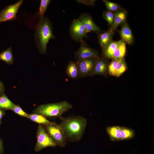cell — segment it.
<instances>
[{
	"label": "cell",
	"instance_id": "obj_33",
	"mask_svg": "<svg viewBox=\"0 0 154 154\" xmlns=\"http://www.w3.org/2000/svg\"><path fill=\"white\" fill-rule=\"evenodd\" d=\"M1 123V119H0V124Z\"/></svg>",
	"mask_w": 154,
	"mask_h": 154
},
{
	"label": "cell",
	"instance_id": "obj_15",
	"mask_svg": "<svg viewBox=\"0 0 154 154\" xmlns=\"http://www.w3.org/2000/svg\"><path fill=\"white\" fill-rule=\"evenodd\" d=\"M121 38L125 42L131 44L133 42V36L128 25L125 23L121 27L120 32Z\"/></svg>",
	"mask_w": 154,
	"mask_h": 154
},
{
	"label": "cell",
	"instance_id": "obj_27",
	"mask_svg": "<svg viewBox=\"0 0 154 154\" xmlns=\"http://www.w3.org/2000/svg\"><path fill=\"white\" fill-rule=\"evenodd\" d=\"M104 16L105 19L109 25H112L114 18V14L110 11H106L104 13Z\"/></svg>",
	"mask_w": 154,
	"mask_h": 154
},
{
	"label": "cell",
	"instance_id": "obj_25",
	"mask_svg": "<svg viewBox=\"0 0 154 154\" xmlns=\"http://www.w3.org/2000/svg\"><path fill=\"white\" fill-rule=\"evenodd\" d=\"M11 110L14 113L20 116L28 117V114L25 112L18 105H15Z\"/></svg>",
	"mask_w": 154,
	"mask_h": 154
},
{
	"label": "cell",
	"instance_id": "obj_18",
	"mask_svg": "<svg viewBox=\"0 0 154 154\" xmlns=\"http://www.w3.org/2000/svg\"><path fill=\"white\" fill-rule=\"evenodd\" d=\"M27 118L32 121L42 125L53 124L55 123L48 120L45 116L40 114H33L28 115Z\"/></svg>",
	"mask_w": 154,
	"mask_h": 154
},
{
	"label": "cell",
	"instance_id": "obj_10",
	"mask_svg": "<svg viewBox=\"0 0 154 154\" xmlns=\"http://www.w3.org/2000/svg\"><path fill=\"white\" fill-rule=\"evenodd\" d=\"M84 26L88 33L90 31L99 33L101 30L95 23L91 17L88 14L82 13L78 19Z\"/></svg>",
	"mask_w": 154,
	"mask_h": 154
},
{
	"label": "cell",
	"instance_id": "obj_9",
	"mask_svg": "<svg viewBox=\"0 0 154 154\" xmlns=\"http://www.w3.org/2000/svg\"><path fill=\"white\" fill-rule=\"evenodd\" d=\"M80 43V47L74 52V58L77 60L89 58H97L99 57L98 52L89 47L85 41L83 40Z\"/></svg>",
	"mask_w": 154,
	"mask_h": 154
},
{
	"label": "cell",
	"instance_id": "obj_2",
	"mask_svg": "<svg viewBox=\"0 0 154 154\" xmlns=\"http://www.w3.org/2000/svg\"><path fill=\"white\" fill-rule=\"evenodd\" d=\"M35 37L40 52L43 54L46 53L47 45L49 40L55 38L53 33L52 23L47 18L40 19L37 27Z\"/></svg>",
	"mask_w": 154,
	"mask_h": 154
},
{
	"label": "cell",
	"instance_id": "obj_26",
	"mask_svg": "<svg viewBox=\"0 0 154 154\" xmlns=\"http://www.w3.org/2000/svg\"><path fill=\"white\" fill-rule=\"evenodd\" d=\"M103 1L104 3L107 8L110 11H116L118 10L119 6L115 3L106 0H104Z\"/></svg>",
	"mask_w": 154,
	"mask_h": 154
},
{
	"label": "cell",
	"instance_id": "obj_31",
	"mask_svg": "<svg viewBox=\"0 0 154 154\" xmlns=\"http://www.w3.org/2000/svg\"><path fill=\"white\" fill-rule=\"evenodd\" d=\"M3 88H4L3 83L0 81V94L3 91Z\"/></svg>",
	"mask_w": 154,
	"mask_h": 154
},
{
	"label": "cell",
	"instance_id": "obj_13",
	"mask_svg": "<svg viewBox=\"0 0 154 154\" xmlns=\"http://www.w3.org/2000/svg\"><path fill=\"white\" fill-rule=\"evenodd\" d=\"M66 74L70 78L76 79L79 77V71L76 62L70 61L66 66Z\"/></svg>",
	"mask_w": 154,
	"mask_h": 154
},
{
	"label": "cell",
	"instance_id": "obj_16",
	"mask_svg": "<svg viewBox=\"0 0 154 154\" xmlns=\"http://www.w3.org/2000/svg\"><path fill=\"white\" fill-rule=\"evenodd\" d=\"M122 40L118 41L111 40L103 50L104 56L108 58L113 59V54Z\"/></svg>",
	"mask_w": 154,
	"mask_h": 154
},
{
	"label": "cell",
	"instance_id": "obj_7",
	"mask_svg": "<svg viewBox=\"0 0 154 154\" xmlns=\"http://www.w3.org/2000/svg\"><path fill=\"white\" fill-rule=\"evenodd\" d=\"M70 34L74 40L81 42L83 38L86 37L88 33L87 31L82 23L78 19H74L72 21L70 28Z\"/></svg>",
	"mask_w": 154,
	"mask_h": 154
},
{
	"label": "cell",
	"instance_id": "obj_17",
	"mask_svg": "<svg viewBox=\"0 0 154 154\" xmlns=\"http://www.w3.org/2000/svg\"><path fill=\"white\" fill-rule=\"evenodd\" d=\"M126 52V46L125 42L121 41L115 50L113 54V59L118 61L123 60Z\"/></svg>",
	"mask_w": 154,
	"mask_h": 154
},
{
	"label": "cell",
	"instance_id": "obj_19",
	"mask_svg": "<svg viewBox=\"0 0 154 154\" xmlns=\"http://www.w3.org/2000/svg\"><path fill=\"white\" fill-rule=\"evenodd\" d=\"M135 135V131L131 128L124 126L121 127V140H128L133 138Z\"/></svg>",
	"mask_w": 154,
	"mask_h": 154
},
{
	"label": "cell",
	"instance_id": "obj_29",
	"mask_svg": "<svg viewBox=\"0 0 154 154\" xmlns=\"http://www.w3.org/2000/svg\"><path fill=\"white\" fill-rule=\"evenodd\" d=\"M76 1L80 4H82L88 6H93L95 1L94 0H76Z\"/></svg>",
	"mask_w": 154,
	"mask_h": 154
},
{
	"label": "cell",
	"instance_id": "obj_32",
	"mask_svg": "<svg viewBox=\"0 0 154 154\" xmlns=\"http://www.w3.org/2000/svg\"><path fill=\"white\" fill-rule=\"evenodd\" d=\"M4 113V111L0 109V119H1L3 116Z\"/></svg>",
	"mask_w": 154,
	"mask_h": 154
},
{
	"label": "cell",
	"instance_id": "obj_22",
	"mask_svg": "<svg viewBox=\"0 0 154 154\" xmlns=\"http://www.w3.org/2000/svg\"><path fill=\"white\" fill-rule=\"evenodd\" d=\"M15 105L5 95L0 96V109L11 110Z\"/></svg>",
	"mask_w": 154,
	"mask_h": 154
},
{
	"label": "cell",
	"instance_id": "obj_5",
	"mask_svg": "<svg viewBox=\"0 0 154 154\" xmlns=\"http://www.w3.org/2000/svg\"><path fill=\"white\" fill-rule=\"evenodd\" d=\"M47 133L57 145L64 147L66 144L64 133L59 125L53 124L43 125Z\"/></svg>",
	"mask_w": 154,
	"mask_h": 154
},
{
	"label": "cell",
	"instance_id": "obj_30",
	"mask_svg": "<svg viewBox=\"0 0 154 154\" xmlns=\"http://www.w3.org/2000/svg\"><path fill=\"white\" fill-rule=\"evenodd\" d=\"M4 151V148L3 143L0 139V154H3Z\"/></svg>",
	"mask_w": 154,
	"mask_h": 154
},
{
	"label": "cell",
	"instance_id": "obj_28",
	"mask_svg": "<svg viewBox=\"0 0 154 154\" xmlns=\"http://www.w3.org/2000/svg\"><path fill=\"white\" fill-rule=\"evenodd\" d=\"M113 59L108 67V72L109 75L113 76L118 61L114 59Z\"/></svg>",
	"mask_w": 154,
	"mask_h": 154
},
{
	"label": "cell",
	"instance_id": "obj_11",
	"mask_svg": "<svg viewBox=\"0 0 154 154\" xmlns=\"http://www.w3.org/2000/svg\"><path fill=\"white\" fill-rule=\"evenodd\" d=\"M107 65V62L104 59L99 57L96 60L92 76L100 75L106 76Z\"/></svg>",
	"mask_w": 154,
	"mask_h": 154
},
{
	"label": "cell",
	"instance_id": "obj_4",
	"mask_svg": "<svg viewBox=\"0 0 154 154\" xmlns=\"http://www.w3.org/2000/svg\"><path fill=\"white\" fill-rule=\"evenodd\" d=\"M37 134V142L35 147L36 151H39L46 147H54L57 145L42 125L39 124L38 126Z\"/></svg>",
	"mask_w": 154,
	"mask_h": 154
},
{
	"label": "cell",
	"instance_id": "obj_1",
	"mask_svg": "<svg viewBox=\"0 0 154 154\" xmlns=\"http://www.w3.org/2000/svg\"><path fill=\"white\" fill-rule=\"evenodd\" d=\"M61 120L59 125L64 133L66 141L80 140L87 124L86 119L83 116H73L59 118Z\"/></svg>",
	"mask_w": 154,
	"mask_h": 154
},
{
	"label": "cell",
	"instance_id": "obj_14",
	"mask_svg": "<svg viewBox=\"0 0 154 154\" xmlns=\"http://www.w3.org/2000/svg\"><path fill=\"white\" fill-rule=\"evenodd\" d=\"M126 15L125 11H117L114 14V22L110 30L112 32L119 25L124 23L126 20Z\"/></svg>",
	"mask_w": 154,
	"mask_h": 154
},
{
	"label": "cell",
	"instance_id": "obj_6",
	"mask_svg": "<svg viewBox=\"0 0 154 154\" xmlns=\"http://www.w3.org/2000/svg\"><path fill=\"white\" fill-rule=\"evenodd\" d=\"M23 1V0H19L15 3L7 6L1 11L0 12V23L15 20L18 10Z\"/></svg>",
	"mask_w": 154,
	"mask_h": 154
},
{
	"label": "cell",
	"instance_id": "obj_24",
	"mask_svg": "<svg viewBox=\"0 0 154 154\" xmlns=\"http://www.w3.org/2000/svg\"><path fill=\"white\" fill-rule=\"evenodd\" d=\"M51 1V0H41L40 1L38 12V14L40 19L43 18L44 15Z\"/></svg>",
	"mask_w": 154,
	"mask_h": 154
},
{
	"label": "cell",
	"instance_id": "obj_23",
	"mask_svg": "<svg viewBox=\"0 0 154 154\" xmlns=\"http://www.w3.org/2000/svg\"><path fill=\"white\" fill-rule=\"evenodd\" d=\"M126 68L124 60L118 61L113 76L116 77L119 76L125 71Z\"/></svg>",
	"mask_w": 154,
	"mask_h": 154
},
{
	"label": "cell",
	"instance_id": "obj_20",
	"mask_svg": "<svg viewBox=\"0 0 154 154\" xmlns=\"http://www.w3.org/2000/svg\"><path fill=\"white\" fill-rule=\"evenodd\" d=\"M112 33V32L109 30L107 32L99 34V42L102 50L111 41Z\"/></svg>",
	"mask_w": 154,
	"mask_h": 154
},
{
	"label": "cell",
	"instance_id": "obj_3",
	"mask_svg": "<svg viewBox=\"0 0 154 154\" xmlns=\"http://www.w3.org/2000/svg\"><path fill=\"white\" fill-rule=\"evenodd\" d=\"M72 108V105L66 100L59 102L41 105L33 111L34 114L45 117L59 118L62 115Z\"/></svg>",
	"mask_w": 154,
	"mask_h": 154
},
{
	"label": "cell",
	"instance_id": "obj_8",
	"mask_svg": "<svg viewBox=\"0 0 154 154\" xmlns=\"http://www.w3.org/2000/svg\"><path fill=\"white\" fill-rule=\"evenodd\" d=\"M96 59L89 58L78 60L76 61L79 69V78H84L92 76Z\"/></svg>",
	"mask_w": 154,
	"mask_h": 154
},
{
	"label": "cell",
	"instance_id": "obj_12",
	"mask_svg": "<svg viewBox=\"0 0 154 154\" xmlns=\"http://www.w3.org/2000/svg\"><path fill=\"white\" fill-rule=\"evenodd\" d=\"M121 127L114 125L109 126L106 127V131L111 141L114 142L121 141Z\"/></svg>",
	"mask_w": 154,
	"mask_h": 154
},
{
	"label": "cell",
	"instance_id": "obj_21",
	"mask_svg": "<svg viewBox=\"0 0 154 154\" xmlns=\"http://www.w3.org/2000/svg\"><path fill=\"white\" fill-rule=\"evenodd\" d=\"M0 60L8 64H13V58L11 47L9 48L0 53Z\"/></svg>",
	"mask_w": 154,
	"mask_h": 154
}]
</instances>
